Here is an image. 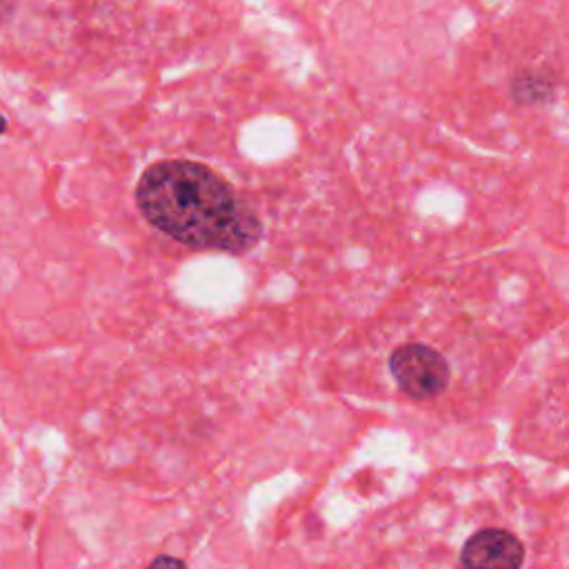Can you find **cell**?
<instances>
[{"instance_id":"obj_1","label":"cell","mask_w":569,"mask_h":569,"mask_svg":"<svg viewBox=\"0 0 569 569\" xmlns=\"http://www.w3.org/2000/svg\"><path fill=\"white\" fill-rule=\"evenodd\" d=\"M136 202L153 227L191 247L244 251L260 238L258 218L213 171L196 162L149 167L136 187Z\"/></svg>"},{"instance_id":"obj_2","label":"cell","mask_w":569,"mask_h":569,"mask_svg":"<svg viewBox=\"0 0 569 569\" xmlns=\"http://www.w3.org/2000/svg\"><path fill=\"white\" fill-rule=\"evenodd\" d=\"M396 385L413 400L438 398L449 385V365L440 351L422 342L400 345L389 356Z\"/></svg>"},{"instance_id":"obj_3","label":"cell","mask_w":569,"mask_h":569,"mask_svg":"<svg viewBox=\"0 0 569 569\" xmlns=\"http://www.w3.org/2000/svg\"><path fill=\"white\" fill-rule=\"evenodd\" d=\"M527 547L518 533L502 527H482L460 547V569H522Z\"/></svg>"},{"instance_id":"obj_4","label":"cell","mask_w":569,"mask_h":569,"mask_svg":"<svg viewBox=\"0 0 569 569\" xmlns=\"http://www.w3.org/2000/svg\"><path fill=\"white\" fill-rule=\"evenodd\" d=\"M147 569H184V565H182L178 558L160 556V558H156Z\"/></svg>"},{"instance_id":"obj_5","label":"cell","mask_w":569,"mask_h":569,"mask_svg":"<svg viewBox=\"0 0 569 569\" xmlns=\"http://www.w3.org/2000/svg\"><path fill=\"white\" fill-rule=\"evenodd\" d=\"M4 129H7V122H4V118H2V116H0V133H2V131H4Z\"/></svg>"}]
</instances>
